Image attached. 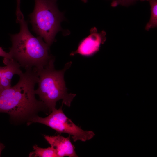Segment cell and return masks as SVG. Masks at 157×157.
Instances as JSON below:
<instances>
[{
    "instance_id": "1",
    "label": "cell",
    "mask_w": 157,
    "mask_h": 157,
    "mask_svg": "<svg viewBox=\"0 0 157 157\" xmlns=\"http://www.w3.org/2000/svg\"><path fill=\"white\" fill-rule=\"evenodd\" d=\"M25 69L19 75L15 85L0 90V113H6L19 119H30L37 112L47 109L35 97V87L38 80L37 72L32 68Z\"/></svg>"
},
{
    "instance_id": "2",
    "label": "cell",
    "mask_w": 157,
    "mask_h": 157,
    "mask_svg": "<svg viewBox=\"0 0 157 157\" xmlns=\"http://www.w3.org/2000/svg\"><path fill=\"white\" fill-rule=\"evenodd\" d=\"M17 18L20 30L18 33L11 35L12 46L9 53L11 58L25 69L45 67L54 59L49 54L50 47L41 38L31 34L23 14Z\"/></svg>"
},
{
    "instance_id": "3",
    "label": "cell",
    "mask_w": 157,
    "mask_h": 157,
    "mask_svg": "<svg viewBox=\"0 0 157 157\" xmlns=\"http://www.w3.org/2000/svg\"><path fill=\"white\" fill-rule=\"evenodd\" d=\"M54 59L45 67L35 70L38 76V88L35 93L44 104L49 112L55 109L57 102L60 100L62 104L69 107L75 94L68 93L64 78L65 71L71 66L72 62L67 63L61 70L55 69Z\"/></svg>"
},
{
    "instance_id": "4",
    "label": "cell",
    "mask_w": 157,
    "mask_h": 157,
    "mask_svg": "<svg viewBox=\"0 0 157 157\" xmlns=\"http://www.w3.org/2000/svg\"><path fill=\"white\" fill-rule=\"evenodd\" d=\"M57 0H35L33 12L29 15L32 30L49 47L61 29L63 15L58 10Z\"/></svg>"
},
{
    "instance_id": "5",
    "label": "cell",
    "mask_w": 157,
    "mask_h": 157,
    "mask_svg": "<svg viewBox=\"0 0 157 157\" xmlns=\"http://www.w3.org/2000/svg\"><path fill=\"white\" fill-rule=\"evenodd\" d=\"M62 106L55 108L45 117L34 116L28 119L27 124L33 123L43 124L55 130L57 133H66L71 136L74 141L85 142L92 138L95 135L92 131H85L76 125L64 113Z\"/></svg>"
},
{
    "instance_id": "6",
    "label": "cell",
    "mask_w": 157,
    "mask_h": 157,
    "mask_svg": "<svg viewBox=\"0 0 157 157\" xmlns=\"http://www.w3.org/2000/svg\"><path fill=\"white\" fill-rule=\"evenodd\" d=\"M90 31V35L81 42L77 49L72 52L70 56L79 54L85 56H90L99 50L101 44H104L106 40V33L104 31L98 33L95 27L92 28Z\"/></svg>"
},
{
    "instance_id": "7",
    "label": "cell",
    "mask_w": 157,
    "mask_h": 157,
    "mask_svg": "<svg viewBox=\"0 0 157 157\" xmlns=\"http://www.w3.org/2000/svg\"><path fill=\"white\" fill-rule=\"evenodd\" d=\"M70 135L67 137L60 135L54 136L44 135L46 140L56 150L58 157H78L75 146L70 141Z\"/></svg>"
},
{
    "instance_id": "8",
    "label": "cell",
    "mask_w": 157,
    "mask_h": 157,
    "mask_svg": "<svg viewBox=\"0 0 157 157\" xmlns=\"http://www.w3.org/2000/svg\"><path fill=\"white\" fill-rule=\"evenodd\" d=\"M3 63L6 65L2 76L11 80L15 74L19 76L22 72L20 66L16 61L12 58H3Z\"/></svg>"
},
{
    "instance_id": "9",
    "label": "cell",
    "mask_w": 157,
    "mask_h": 157,
    "mask_svg": "<svg viewBox=\"0 0 157 157\" xmlns=\"http://www.w3.org/2000/svg\"><path fill=\"white\" fill-rule=\"evenodd\" d=\"M33 147L34 151L30 153V157H58L56 150L51 146L42 148L35 145Z\"/></svg>"
},
{
    "instance_id": "10",
    "label": "cell",
    "mask_w": 157,
    "mask_h": 157,
    "mask_svg": "<svg viewBox=\"0 0 157 157\" xmlns=\"http://www.w3.org/2000/svg\"><path fill=\"white\" fill-rule=\"evenodd\" d=\"M148 1L151 6V15L150 20L145 27V29L148 31L157 26V0H148Z\"/></svg>"
},
{
    "instance_id": "11",
    "label": "cell",
    "mask_w": 157,
    "mask_h": 157,
    "mask_svg": "<svg viewBox=\"0 0 157 157\" xmlns=\"http://www.w3.org/2000/svg\"><path fill=\"white\" fill-rule=\"evenodd\" d=\"M112 1L111 6L112 7H115L119 5L126 6H128L135 3L138 1H148V0H112Z\"/></svg>"
},
{
    "instance_id": "12",
    "label": "cell",
    "mask_w": 157,
    "mask_h": 157,
    "mask_svg": "<svg viewBox=\"0 0 157 157\" xmlns=\"http://www.w3.org/2000/svg\"><path fill=\"white\" fill-rule=\"evenodd\" d=\"M0 56L9 58H11L9 53L5 51L1 47H0Z\"/></svg>"
},
{
    "instance_id": "13",
    "label": "cell",
    "mask_w": 157,
    "mask_h": 157,
    "mask_svg": "<svg viewBox=\"0 0 157 157\" xmlns=\"http://www.w3.org/2000/svg\"><path fill=\"white\" fill-rule=\"evenodd\" d=\"M4 147L5 146L4 145L0 142V156H1V152L2 150L4 148Z\"/></svg>"
},
{
    "instance_id": "14",
    "label": "cell",
    "mask_w": 157,
    "mask_h": 157,
    "mask_svg": "<svg viewBox=\"0 0 157 157\" xmlns=\"http://www.w3.org/2000/svg\"><path fill=\"white\" fill-rule=\"evenodd\" d=\"M4 69V66L1 67L0 66V78L2 75Z\"/></svg>"
},
{
    "instance_id": "15",
    "label": "cell",
    "mask_w": 157,
    "mask_h": 157,
    "mask_svg": "<svg viewBox=\"0 0 157 157\" xmlns=\"http://www.w3.org/2000/svg\"><path fill=\"white\" fill-rule=\"evenodd\" d=\"M17 0V6H20V0Z\"/></svg>"
},
{
    "instance_id": "16",
    "label": "cell",
    "mask_w": 157,
    "mask_h": 157,
    "mask_svg": "<svg viewBox=\"0 0 157 157\" xmlns=\"http://www.w3.org/2000/svg\"><path fill=\"white\" fill-rule=\"evenodd\" d=\"M82 1L84 3H86L87 1V0H82Z\"/></svg>"
}]
</instances>
